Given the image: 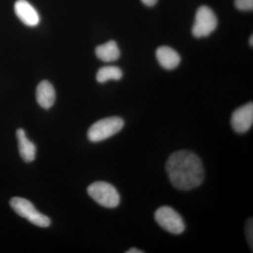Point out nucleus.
<instances>
[{
	"label": "nucleus",
	"instance_id": "nucleus-17",
	"mask_svg": "<svg viewBox=\"0 0 253 253\" xmlns=\"http://www.w3.org/2000/svg\"><path fill=\"white\" fill-rule=\"evenodd\" d=\"M144 251H140V250L132 248V249L128 250L126 251V253H144Z\"/></svg>",
	"mask_w": 253,
	"mask_h": 253
},
{
	"label": "nucleus",
	"instance_id": "nucleus-7",
	"mask_svg": "<svg viewBox=\"0 0 253 253\" xmlns=\"http://www.w3.org/2000/svg\"><path fill=\"white\" fill-rule=\"evenodd\" d=\"M253 123V104L249 102L241 106L233 113L231 125L233 129L239 134L247 132Z\"/></svg>",
	"mask_w": 253,
	"mask_h": 253
},
{
	"label": "nucleus",
	"instance_id": "nucleus-16",
	"mask_svg": "<svg viewBox=\"0 0 253 253\" xmlns=\"http://www.w3.org/2000/svg\"><path fill=\"white\" fill-rule=\"evenodd\" d=\"M158 0H141L143 4L147 6H153L157 3Z\"/></svg>",
	"mask_w": 253,
	"mask_h": 253
},
{
	"label": "nucleus",
	"instance_id": "nucleus-3",
	"mask_svg": "<svg viewBox=\"0 0 253 253\" xmlns=\"http://www.w3.org/2000/svg\"><path fill=\"white\" fill-rule=\"evenodd\" d=\"M87 193L91 199L103 207L116 208L121 202V197L117 189L105 181L93 183L88 187Z\"/></svg>",
	"mask_w": 253,
	"mask_h": 253
},
{
	"label": "nucleus",
	"instance_id": "nucleus-11",
	"mask_svg": "<svg viewBox=\"0 0 253 253\" xmlns=\"http://www.w3.org/2000/svg\"><path fill=\"white\" fill-rule=\"evenodd\" d=\"M16 136L20 155L23 161L27 163L34 161L36 154V146L28 139L25 131L23 129H18L16 131Z\"/></svg>",
	"mask_w": 253,
	"mask_h": 253
},
{
	"label": "nucleus",
	"instance_id": "nucleus-15",
	"mask_svg": "<svg viewBox=\"0 0 253 253\" xmlns=\"http://www.w3.org/2000/svg\"><path fill=\"white\" fill-rule=\"evenodd\" d=\"M246 233L247 241L251 249L253 251V218L248 219L246 225Z\"/></svg>",
	"mask_w": 253,
	"mask_h": 253
},
{
	"label": "nucleus",
	"instance_id": "nucleus-1",
	"mask_svg": "<svg viewBox=\"0 0 253 253\" xmlns=\"http://www.w3.org/2000/svg\"><path fill=\"white\" fill-rule=\"evenodd\" d=\"M166 169L171 184L179 190L196 189L204 180V165L191 151L181 150L173 153L168 158Z\"/></svg>",
	"mask_w": 253,
	"mask_h": 253
},
{
	"label": "nucleus",
	"instance_id": "nucleus-9",
	"mask_svg": "<svg viewBox=\"0 0 253 253\" xmlns=\"http://www.w3.org/2000/svg\"><path fill=\"white\" fill-rule=\"evenodd\" d=\"M159 64L166 70H173L179 66L181 56L172 48L168 46L158 47L156 52Z\"/></svg>",
	"mask_w": 253,
	"mask_h": 253
},
{
	"label": "nucleus",
	"instance_id": "nucleus-18",
	"mask_svg": "<svg viewBox=\"0 0 253 253\" xmlns=\"http://www.w3.org/2000/svg\"><path fill=\"white\" fill-rule=\"evenodd\" d=\"M250 44H251V46L253 45V36H251V38H250Z\"/></svg>",
	"mask_w": 253,
	"mask_h": 253
},
{
	"label": "nucleus",
	"instance_id": "nucleus-2",
	"mask_svg": "<svg viewBox=\"0 0 253 253\" xmlns=\"http://www.w3.org/2000/svg\"><path fill=\"white\" fill-rule=\"evenodd\" d=\"M122 118L109 117L100 120L90 126L87 132L88 139L92 142H99L119 132L124 126Z\"/></svg>",
	"mask_w": 253,
	"mask_h": 253
},
{
	"label": "nucleus",
	"instance_id": "nucleus-6",
	"mask_svg": "<svg viewBox=\"0 0 253 253\" xmlns=\"http://www.w3.org/2000/svg\"><path fill=\"white\" fill-rule=\"evenodd\" d=\"M217 18L208 6H201L196 11L192 33L197 38L209 36L217 27Z\"/></svg>",
	"mask_w": 253,
	"mask_h": 253
},
{
	"label": "nucleus",
	"instance_id": "nucleus-8",
	"mask_svg": "<svg viewBox=\"0 0 253 253\" xmlns=\"http://www.w3.org/2000/svg\"><path fill=\"white\" fill-rule=\"evenodd\" d=\"M16 16L25 25L31 27L38 26L40 16L37 10L26 0H18L14 5Z\"/></svg>",
	"mask_w": 253,
	"mask_h": 253
},
{
	"label": "nucleus",
	"instance_id": "nucleus-13",
	"mask_svg": "<svg viewBox=\"0 0 253 253\" xmlns=\"http://www.w3.org/2000/svg\"><path fill=\"white\" fill-rule=\"evenodd\" d=\"M122 77L123 72L121 68L113 66H104L98 71L96 81L99 83H104L110 80L119 81Z\"/></svg>",
	"mask_w": 253,
	"mask_h": 253
},
{
	"label": "nucleus",
	"instance_id": "nucleus-5",
	"mask_svg": "<svg viewBox=\"0 0 253 253\" xmlns=\"http://www.w3.org/2000/svg\"><path fill=\"white\" fill-rule=\"evenodd\" d=\"M154 216L159 226L171 234L179 235L185 230V224L180 214L169 206L158 208Z\"/></svg>",
	"mask_w": 253,
	"mask_h": 253
},
{
	"label": "nucleus",
	"instance_id": "nucleus-4",
	"mask_svg": "<svg viewBox=\"0 0 253 253\" xmlns=\"http://www.w3.org/2000/svg\"><path fill=\"white\" fill-rule=\"evenodd\" d=\"M11 208L18 215L27 219L30 222L40 227H48L51 220L47 216L38 212L33 204L27 199L14 197L10 201Z\"/></svg>",
	"mask_w": 253,
	"mask_h": 253
},
{
	"label": "nucleus",
	"instance_id": "nucleus-10",
	"mask_svg": "<svg viewBox=\"0 0 253 253\" xmlns=\"http://www.w3.org/2000/svg\"><path fill=\"white\" fill-rule=\"evenodd\" d=\"M36 99L43 109H49L54 105L56 93L52 84L47 81H42L36 90Z\"/></svg>",
	"mask_w": 253,
	"mask_h": 253
},
{
	"label": "nucleus",
	"instance_id": "nucleus-12",
	"mask_svg": "<svg viewBox=\"0 0 253 253\" xmlns=\"http://www.w3.org/2000/svg\"><path fill=\"white\" fill-rule=\"evenodd\" d=\"M96 56L104 62H113L117 61L121 56V51L117 43L113 41L108 42L98 46L95 49Z\"/></svg>",
	"mask_w": 253,
	"mask_h": 253
},
{
	"label": "nucleus",
	"instance_id": "nucleus-14",
	"mask_svg": "<svg viewBox=\"0 0 253 253\" xmlns=\"http://www.w3.org/2000/svg\"><path fill=\"white\" fill-rule=\"evenodd\" d=\"M234 5L240 11H252L253 0H235Z\"/></svg>",
	"mask_w": 253,
	"mask_h": 253
}]
</instances>
